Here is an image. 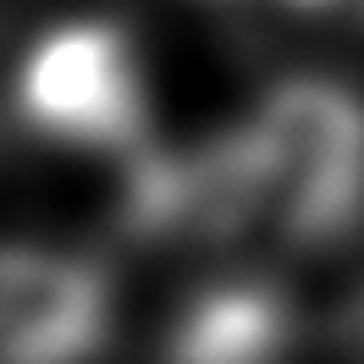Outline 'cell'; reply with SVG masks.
Returning a JSON list of instances; mask_svg holds the SVG:
<instances>
[{
  "label": "cell",
  "instance_id": "3957f363",
  "mask_svg": "<svg viewBox=\"0 0 364 364\" xmlns=\"http://www.w3.org/2000/svg\"><path fill=\"white\" fill-rule=\"evenodd\" d=\"M17 94L28 122L67 144H111L133 133L144 111L133 45L105 23H67L45 33L23 61Z\"/></svg>",
  "mask_w": 364,
  "mask_h": 364
},
{
  "label": "cell",
  "instance_id": "7a4b0ae2",
  "mask_svg": "<svg viewBox=\"0 0 364 364\" xmlns=\"http://www.w3.org/2000/svg\"><path fill=\"white\" fill-rule=\"evenodd\" d=\"M116 326L105 265L61 243H0V364H94Z\"/></svg>",
  "mask_w": 364,
  "mask_h": 364
},
{
  "label": "cell",
  "instance_id": "6da1fadb",
  "mask_svg": "<svg viewBox=\"0 0 364 364\" xmlns=\"http://www.w3.org/2000/svg\"><path fill=\"white\" fill-rule=\"evenodd\" d=\"M227 199L276 243L320 249L364 221V94L287 77L227 138Z\"/></svg>",
  "mask_w": 364,
  "mask_h": 364
}]
</instances>
